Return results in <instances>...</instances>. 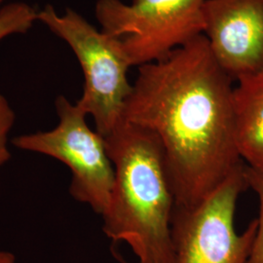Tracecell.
Wrapping results in <instances>:
<instances>
[{"instance_id":"1","label":"cell","mask_w":263,"mask_h":263,"mask_svg":"<svg viewBox=\"0 0 263 263\" xmlns=\"http://www.w3.org/2000/svg\"><path fill=\"white\" fill-rule=\"evenodd\" d=\"M233 81L204 34L139 67L122 119L158 139L176 206L196 204L244 164L234 135Z\"/></svg>"},{"instance_id":"2","label":"cell","mask_w":263,"mask_h":263,"mask_svg":"<svg viewBox=\"0 0 263 263\" xmlns=\"http://www.w3.org/2000/svg\"><path fill=\"white\" fill-rule=\"evenodd\" d=\"M104 141L114 167L105 235L128 245L138 263H174L176 197L158 139L121 119Z\"/></svg>"},{"instance_id":"3","label":"cell","mask_w":263,"mask_h":263,"mask_svg":"<svg viewBox=\"0 0 263 263\" xmlns=\"http://www.w3.org/2000/svg\"><path fill=\"white\" fill-rule=\"evenodd\" d=\"M37 21L73 51L84 74L81 98L76 104L94 119L96 131L106 137L122 119L133 85L131 67L120 39L99 30L74 10L59 15L52 5L38 10Z\"/></svg>"},{"instance_id":"4","label":"cell","mask_w":263,"mask_h":263,"mask_svg":"<svg viewBox=\"0 0 263 263\" xmlns=\"http://www.w3.org/2000/svg\"><path fill=\"white\" fill-rule=\"evenodd\" d=\"M245 167L196 204L176 206L172 221L174 263H248L257 220L242 233L234 226L238 199L249 188Z\"/></svg>"},{"instance_id":"5","label":"cell","mask_w":263,"mask_h":263,"mask_svg":"<svg viewBox=\"0 0 263 263\" xmlns=\"http://www.w3.org/2000/svg\"><path fill=\"white\" fill-rule=\"evenodd\" d=\"M205 0H98L102 30L120 39L132 66L155 63L204 34Z\"/></svg>"},{"instance_id":"6","label":"cell","mask_w":263,"mask_h":263,"mask_svg":"<svg viewBox=\"0 0 263 263\" xmlns=\"http://www.w3.org/2000/svg\"><path fill=\"white\" fill-rule=\"evenodd\" d=\"M55 106L59 123L53 130L21 135L12 143L21 151L36 152L64 163L72 175L71 196L103 216L114 183V167L104 138L89 127L87 114L66 97L59 96Z\"/></svg>"},{"instance_id":"7","label":"cell","mask_w":263,"mask_h":263,"mask_svg":"<svg viewBox=\"0 0 263 263\" xmlns=\"http://www.w3.org/2000/svg\"><path fill=\"white\" fill-rule=\"evenodd\" d=\"M204 35L233 80L263 71V0H205Z\"/></svg>"},{"instance_id":"8","label":"cell","mask_w":263,"mask_h":263,"mask_svg":"<svg viewBox=\"0 0 263 263\" xmlns=\"http://www.w3.org/2000/svg\"><path fill=\"white\" fill-rule=\"evenodd\" d=\"M233 116L241 159L249 168L263 172V71L237 80Z\"/></svg>"},{"instance_id":"9","label":"cell","mask_w":263,"mask_h":263,"mask_svg":"<svg viewBox=\"0 0 263 263\" xmlns=\"http://www.w3.org/2000/svg\"><path fill=\"white\" fill-rule=\"evenodd\" d=\"M38 10L25 2H12L0 9V41L28 32L37 21Z\"/></svg>"},{"instance_id":"10","label":"cell","mask_w":263,"mask_h":263,"mask_svg":"<svg viewBox=\"0 0 263 263\" xmlns=\"http://www.w3.org/2000/svg\"><path fill=\"white\" fill-rule=\"evenodd\" d=\"M245 177L248 187L253 189L255 192L259 204V213L258 217L256 218L257 230L248 263H263V172L251 169L246 165Z\"/></svg>"},{"instance_id":"11","label":"cell","mask_w":263,"mask_h":263,"mask_svg":"<svg viewBox=\"0 0 263 263\" xmlns=\"http://www.w3.org/2000/svg\"><path fill=\"white\" fill-rule=\"evenodd\" d=\"M16 120V115L8 100L0 95V167L11 158L8 137Z\"/></svg>"},{"instance_id":"12","label":"cell","mask_w":263,"mask_h":263,"mask_svg":"<svg viewBox=\"0 0 263 263\" xmlns=\"http://www.w3.org/2000/svg\"><path fill=\"white\" fill-rule=\"evenodd\" d=\"M0 263H16V258L11 253L0 252Z\"/></svg>"},{"instance_id":"13","label":"cell","mask_w":263,"mask_h":263,"mask_svg":"<svg viewBox=\"0 0 263 263\" xmlns=\"http://www.w3.org/2000/svg\"><path fill=\"white\" fill-rule=\"evenodd\" d=\"M2 1H3V0H0V3H1V2H2Z\"/></svg>"}]
</instances>
